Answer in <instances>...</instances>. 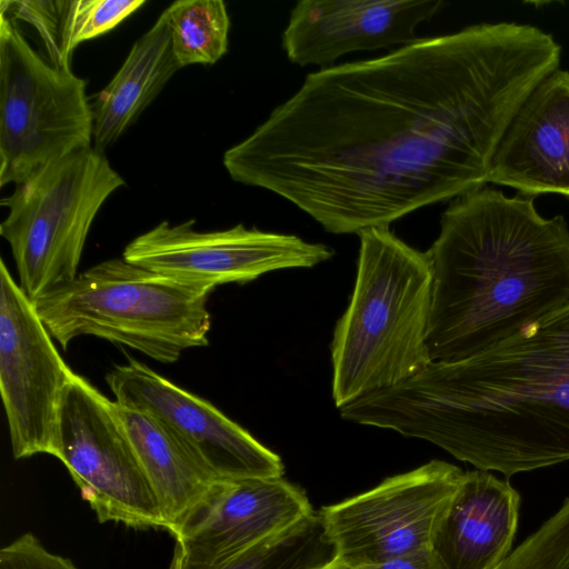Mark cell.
<instances>
[{
    "instance_id": "7402d4cb",
    "label": "cell",
    "mask_w": 569,
    "mask_h": 569,
    "mask_svg": "<svg viewBox=\"0 0 569 569\" xmlns=\"http://www.w3.org/2000/svg\"><path fill=\"white\" fill-rule=\"evenodd\" d=\"M568 560L569 503H563L496 569H562Z\"/></svg>"
},
{
    "instance_id": "5b68a950",
    "label": "cell",
    "mask_w": 569,
    "mask_h": 569,
    "mask_svg": "<svg viewBox=\"0 0 569 569\" xmlns=\"http://www.w3.org/2000/svg\"><path fill=\"white\" fill-rule=\"evenodd\" d=\"M210 292L116 258L32 302L64 349L77 337L93 336L171 363L182 351L208 345Z\"/></svg>"
},
{
    "instance_id": "ba28073f",
    "label": "cell",
    "mask_w": 569,
    "mask_h": 569,
    "mask_svg": "<svg viewBox=\"0 0 569 569\" xmlns=\"http://www.w3.org/2000/svg\"><path fill=\"white\" fill-rule=\"evenodd\" d=\"M54 457L66 466L100 522L168 530L116 401L77 373L59 410Z\"/></svg>"
},
{
    "instance_id": "9c48e42d",
    "label": "cell",
    "mask_w": 569,
    "mask_h": 569,
    "mask_svg": "<svg viewBox=\"0 0 569 569\" xmlns=\"http://www.w3.org/2000/svg\"><path fill=\"white\" fill-rule=\"evenodd\" d=\"M462 475L455 465L431 460L322 507L318 513L335 557L355 568L431 549Z\"/></svg>"
},
{
    "instance_id": "4fadbf2b",
    "label": "cell",
    "mask_w": 569,
    "mask_h": 569,
    "mask_svg": "<svg viewBox=\"0 0 569 569\" xmlns=\"http://www.w3.org/2000/svg\"><path fill=\"white\" fill-rule=\"evenodd\" d=\"M313 512L283 477L220 480L172 535L174 549L191 565H220Z\"/></svg>"
},
{
    "instance_id": "44dd1931",
    "label": "cell",
    "mask_w": 569,
    "mask_h": 569,
    "mask_svg": "<svg viewBox=\"0 0 569 569\" xmlns=\"http://www.w3.org/2000/svg\"><path fill=\"white\" fill-rule=\"evenodd\" d=\"M144 3V0L58 1L60 46L66 61L70 63L79 43L110 31Z\"/></svg>"
},
{
    "instance_id": "30bf717a",
    "label": "cell",
    "mask_w": 569,
    "mask_h": 569,
    "mask_svg": "<svg viewBox=\"0 0 569 569\" xmlns=\"http://www.w3.org/2000/svg\"><path fill=\"white\" fill-rule=\"evenodd\" d=\"M194 220L172 226L162 221L127 244L122 258L131 263L203 288L246 283L268 272L311 268L333 256L332 248L298 236L246 228L199 231Z\"/></svg>"
},
{
    "instance_id": "ac0fdd59",
    "label": "cell",
    "mask_w": 569,
    "mask_h": 569,
    "mask_svg": "<svg viewBox=\"0 0 569 569\" xmlns=\"http://www.w3.org/2000/svg\"><path fill=\"white\" fill-rule=\"evenodd\" d=\"M180 68L162 12L91 102L93 148L103 151L116 142Z\"/></svg>"
},
{
    "instance_id": "8fae6325",
    "label": "cell",
    "mask_w": 569,
    "mask_h": 569,
    "mask_svg": "<svg viewBox=\"0 0 569 569\" xmlns=\"http://www.w3.org/2000/svg\"><path fill=\"white\" fill-rule=\"evenodd\" d=\"M73 375L1 260L0 390L16 459L54 457L59 410Z\"/></svg>"
},
{
    "instance_id": "d6986e66",
    "label": "cell",
    "mask_w": 569,
    "mask_h": 569,
    "mask_svg": "<svg viewBox=\"0 0 569 569\" xmlns=\"http://www.w3.org/2000/svg\"><path fill=\"white\" fill-rule=\"evenodd\" d=\"M335 558L318 512L220 565L200 567L173 550L169 569H313Z\"/></svg>"
},
{
    "instance_id": "e0dca14e",
    "label": "cell",
    "mask_w": 569,
    "mask_h": 569,
    "mask_svg": "<svg viewBox=\"0 0 569 569\" xmlns=\"http://www.w3.org/2000/svg\"><path fill=\"white\" fill-rule=\"evenodd\" d=\"M117 403V402H116ZM136 457L173 535L220 481L154 418L117 403Z\"/></svg>"
},
{
    "instance_id": "8992f818",
    "label": "cell",
    "mask_w": 569,
    "mask_h": 569,
    "mask_svg": "<svg viewBox=\"0 0 569 569\" xmlns=\"http://www.w3.org/2000/svg\"><path fill=\"white\" fill-rule=\"evenodd\" d=\"M123 184L103 151L91 147L48 163L1 199L8 214L0 234L31 301L78 276L91 224Z\"/></svg>"
},
{
    "instance_id": "603a6c76",
    "label": "cell",
    "mask_w": 569,
    "mask_h": 569,
    "mask_svg": "<svg viewBox=\"0 0 569 569\" xmlns=\"http://www.w3.org/2000/svg\"><path fill=\"white\" fill-rule=\"evenodd\" d=\"M0 569H79L48 550L37 537L23 533L0 550Z\"/></svg>"
},
{
    "instance_id": "d4e9b609",
    "label": "cell",
    "mask_w": 569,
    "mask_h": 569,
    "mask_svg": "<svg viewBox=\"0 0 569 569\" xmlns=\"http://www.w3.org/2000/svg\"><path fill=\"white\" fill-rule=\"evenodd\" d=\"M313 569H351V568L335 557L330 561H328L319 567H316Z\"/></svg>"
},
{
    "instance_id": "277c9868",
    "label": "cell",
    "mask_w": 569,
    "mask_h": 569,
    "mask_svg": "<svg viewBox=\"0 0 569 569\" xmlns=\"http://www.w3.org/2000/svg\"><path fill=\"white\" fill-rule=\"evenodd\" d=\"M358 236L356 282L330 349L332 399L338 409L396 387L431 362L432 270L427 252L388 228Z\"/></svg>"
},
{
    "instance_id": "cb8c5ba5",
    "label": "cell",
    "mask_w": 569,
    "mask_h": 569,
    "mask_svg": "<svg viewBox=\"0 0 569 569\" xmlns=\"http://www.w3.org/2000/svg\"><path fill=\"white\" fill-rule=\"evenodd\" d=\"M351 569H439L431 549L397 556Z\"/></svg>"
},
{
    "instance_id": "7a4b0ae2",
    "label": "cell",
    "mask_w": 569,
    "mask_h": 569,
    "mask_svg": "<svg viewBox=\"0 0 569 569\" xmlns=\"http://www.w3.org/2000/svg\"><path fill=\"white\" fill-rule=\"evenodd\" d=\"M507 477L569 460V302L489 349L340 409Z\"/></svg>"
},
{
    "instance_id": "3957f363",
    "label": "cell",
    "mask_w": 569,
    "mask_h": 569,
    "mask_svg": "<svg viewBox=\"0 0 569 569\" xmlns=\"http://www.w3.org/2000/svg\"><path fill=\"white\" fill-rule=\"evenodd\" d=\"M431 362L480 353L569 302V228L532 197L482 187L443 212L428 251Z\"/></svg>"
},
{
    "instance_id": "2e32d148",
    "label": "cell",
    "mask_w": 569,
    "mask_h": 569,
    "mask_svg": "<svg viewBox=\"0 0 569 569\" xmlns=\"http://www.w3.org/2000/svg\"><path fill=\"white\" fill-rule=\"evenodd\" d=\"M519 508L509 481L463 472L431 542L439 569H496L511 552Z\"/></svg>"
},
{
    "instance_id": "52a82bcc",
    "label": "cell",
    "mask_w": 569,
    "mask_h": 569,
    "mask_svg": "<svg viewBox=\"0 0 569 569\" xmlns=\"http://www.w3.org/2000/svg\"><path fill=\"white\" fill-rule=\"evenodd\" d=\"M87 82L44 60L16 21L0 14V186L21 183L48 163L91 148Z\"/></svg>"
},
{
    "instance_id": "ffe728a7",
    "label": "cell",
    "mask_w": 569,
    "mask_h": 569,
    "mask_svg": "<svg viewBox=\"0 0 569 569\" xmlns=\"http://www.w3.org/2000/svg\"><path fill=\"white\" fill-rule=\"evenodd\" d=\"M181 68L213 64L228 50L230 18L221 0H179L164 11Z\"/></svg>"
},
{
    "instance_id": "5bb4252c",
    "label": "cell",
    "mask_w": 569,
    "mask_h": 569,
    "mask_svg": "<svg viewBox=\"0 0 569 569\" xmlns=\"http://www.w3.org/2000/svg\"><path fill=\"white\" fill-rule=\"evenodd\" d=\"M441 0H301L290 11L281 44L295 64L330 67L341 56L419 39L417 27Z\"/></svg>"
},
{
    "instance_id": "9a60e30c",
    "label": "cell",
    "mask_w": 569,
    "mask_h": 569,
    "mask_svg": "<svg viewBox=\"0 0 569 569\" xmlns=\"http://www.w3.org/2000/svg\"><path fill=\"white\" fill-rule=\"evenodd\" d=\"M487 182L530 197H569V71L550 73L520 104L493 152Z\"/></svg>"
},
{
    "instance_id": "484cf974",
    "label": "cell",
    "mask_w": 569,
    "mask_h": 569,
    "mask_svg": "<svg viewBox=\"0 0 569 569\" xmlns=\"http://www.w3.org/2000/svg\"><path fill=\"white\" fill-rule=\"evenodd\" d=\"M562 569H569V560L567 561V563L565 565V567Z\"/></svg>"
},
{
    "instance_id": "7c38bea8",
    "label": "cell",
    "mask_w": 569,
    "mask_h": 569,
    "mask_svg": "<svg viewBox=\"0 0 569 569\" xmlns=\"http://www.w3.org/2000/svg\"><path fill=\"white\" fill-rule=\"evenodd\" d=\"M124 408L169 429L219 479L282 477L281 458L209 401L178 387L146 363L129 359L106 377Z\"/></svg>"
},
{
    "instance_id": "6da1fadb",
    "label": "cell",
    "mask_w": 569,
    "mask_h": 569,
    "mask_svg": "<svg viewBox=\"0 0 569 569\" xmlns=\"http://www.w3.org/2000/svg\"><path fill=\"white\" fill-rule=\"evenodd\" d=\"M560 58L551 34L498 22L320 68L222 163L330 233L389 229L482 188L508 123Z\"/></svg>"
}]
</instances>
